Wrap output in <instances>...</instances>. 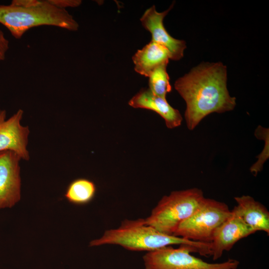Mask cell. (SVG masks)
I'll use <instances>...</instances> for the list:
<instances>
[{
  "label": "cell",
  "mask_w": 269,
  "mask_h": 269,
  "mask_svg": "<svg viewBox=\"0 0 269 269\" xmlns=\"http://www.w3.org/2000/svg\"><path fill=\"white\" fill-rule=\"evenodd\" d=\"M20 159L12 151L0 152V209L10 208L20 199Z\"/></svg>",
  "instance_id": "cell-8"
},
{
  "label": "cell",
  "mask_w": 269,
  "mask_h": 269,
  "mask_svg": "<svg viewBox=\"0 0 269 269\" xmlns=\"http://www.w3.org/2000/svg\"><path fill=\"white\" fill-rule=\"evenodd\" d=\"M132 59L135 71L148 77L155 68L168 63L170 53L165 47L150 41L138 50Z\"/></svg>",
  "instance_id": "cell-13"
},
{
  "label": "cell",
  "mask_w": 269,
  "mask_h": 269,
  "mask_svg": "<svg viewBox=\"0 0 269 269\" xmlns=\"http://www.w3.org/2000/svg\"><path fill=\"white\" fill-rule=\"evenodd\" d=\"M232 212L214 233L211 242L213 261L220 258L225 251H229L238 241L255 233L234 210Z\"/></svg>",
  "instance_id": "cell-10"
},
{
  "label": "cell",
  "mask_w": 269,
  "mask_h": 269,
  "mask_svg": "<svg viewBox=\"0 0 269 269\" xmlns=\"http://www.w3.org/2000/svg\"><path fill=\"white\" fill-rule=\"evenodd\" d=\"M205 197L197 188L173 191L165 195L144 219L145 224L168 235H173L180 224L189 217Z\"/></svg>",
  "instance_id": "cell-4"
},
{
  "label": "cell",
  "mask_w": 269,
  "mask_h": 269,
  "mask_svg": "<svg viewBox=\"0 0 269 269\" xmlns=\"http://www.w3.org/2000/svg\"><path fill=\"white\" fill-rule=\"evenodd\" d=\"M173 5L162 12H158L152 5L145 10L140 20L142 26L150 33L151 41L165 47L170 53V59L178 61L183 57L186 42L172 37L163 24V19Z\"/></svg>",
  "instance_id": "cell-7"
},
{
  "label": "cell",
  "mask_w": 269,
  "mask_h": 269,
  "mask_svg": "<svg viewBox=\"0 0 269 269\" xmlns=\"http://www.w3.org/2000/svg\"><path fill=\"white\" fill-rule=\"evenodd\" d=\"M227 82V67L220 62H203L175 81L174 88L186 103L184 117L189 130L211 113L235 108L236 98L230 95Z\"/></svg>",
  "instance_id": "cell-1"
},
{
  "label": "cell",
  "mask_w": 269,
  "mask_h": 269,
  "mask_svg": "<svg viewBox=\"0 0 269 269\" xmlns=\"http://www.w3.org/2000/svg\"><path fill=\"white\" fill-rule=\"evenodd\" d=\"M108 244L119 245L130 251L147 252L168 246L185 244L196 247L201 256L211 255V243L165 234L145 224L142 218L124 220L118 228L106 230L102 237L92 240L90 246Z\"/></svg>",
  "instance_id": "cell-2"
},
{
  "label": "cell",
  "mask_w": 269,
  "mask_h": 269,
  "mask_svg": "<svg viewBox=\"0 0 269 269\" xmlns=\"http://www.w3.org/2000/svg\"><path fill=\"white\" fill-rule=\"evenodd\" d=\"M177 248L166 246L148 252L143 257L145 269H237L238 260L229 259L220 263H210L192 256L199 253L192 246L182 244Z\"/></svg>",
  "instance_id": "cell-6"
},
{
  "label": "cell",
  "mask_w": 269,
  "mask_h": 269,
  "mask_svg": "<svg viewBox=\"0 0 269 269\" xmlns=\"http://www.w3.org/2000/svg\"><path fill=\"white\" fill-rule=\"evenodd\" d=\"M96 193L95 184L86 178H77L69 183L64 196L70 203L83 205L90 203Z\"/></svg>",
  "instance_id": "cell-14"
},
{
  "label": "cell",
  "mask_w": 269,
  "mask_h": 269,
  "mask_svg": "<svg viewBox=\"0 0 269 269\" xmlns=\"http://www.w3.org/2000/svg\"><path fill=\"white\" fill-rule=\"evenodd\" d=\"M23 114L19 109L7 120L6 111L0 110V152L12 151L24 160L29 159L27 149L28 127L23 126L20 121Z\"/></svg>",
  "instance_id": "cell-9"
},
{
  "label": "cell",
  "mask_w": 269,
  "mask_h": 269,
  "mask_svg": "<svg viewBox=\"0 0 269 269\" xmlns=\"http://www.w3.org/2000/svg\"><path fill=\"white\" fill-rule=\"evenodd\" d=\"M237 205L234 210L243 221L255 232L264 231L269 234V212L260 202L249 195L235 197Z\"/></svg>",
  "instance_id": "cell-12"
},
{
  "label": "cell",
  "mask_w": 269,
  "mask_h": 269,
  "mask_svg": "<svg viewBox=\"0 0 269 269\" xmlns=\"http://www.w3.org/2000/svg\"><path fill=\"white\" fill-rule=\"evenodd\" d=\"M167 64H163L158 66L148 77V89L153 94L164 99L172 90L166 70Z\"/></svg>",
  "instance_id": "cell-15"
},
{
  "label": "cell",
  "mask_w": 269,
  "mask_h": 269,
  "mask_svg": "<svg viewBox=\"0 0 269 269\" xmlns=\"http://www.w3.org/2000/svg\"><path fill=\"white\" fill-rule=\"evenodd\" d=\"M8 49L9 41L5 37L3 31L0 29V61L5 58Z\"/></svg>",
  "instance_id": "cell-17"
},
{
  "label": "cell",
  "mask_w": 269,
  "mask_h": 269,
  "mask_svg": "<svg viewBox=\"0 0 269 269\" xmlns=\"http://www.w3.org/2000/svg\"><path fill=\"white\" fill-rule=\"evenodd\" d=\"M232 213L225 203L205 198L194 212L180 224L173 235L193 241L211 243L216 230Z\"/></svg>",
  "instance_id": "cell-5"
},
{
  "label": "cell",
  "mask_w": 269,
  "mask_h": 269,
  "mask_svg": "<svg viewBox=\"0 0 269 269\" xmlns=\"http://www.w3.org/2000/svg\"><path fill=\"white\" fill-rule=\"evenodd\" d=\"M130 106L155 112L164 120L166 127L173 129L181 125L182 117L179 111L170 106L166 99L153 94L150 90L143 89L129 102Z\"/></svg>",
  "instance_id": "cell-11"
},
{
  "label": "cell",
  "mask_w": 269,
  "mask_h": 269,
  "mask_svg": "<svg viewBox=\"0 0 269 269\" xmlns=\"http://www.w3.org/2000/svg\"><path fill=\"white\" fill-rule=\"evenodd\" d=\"M0 23L16 39L36 26H55L73 31L79 27L66 9L56 7L49 0H13L8 5L1 4Z\"/></svg>",
  "instance_id": "cell-3"
},
{
  "label": "cell",
  "mask_w": 269,
  "mask_h": 269,
  "mask_svg": "<svg viewBox=\"0 0 269 269\" xmlns=\"http://www.w3.org/2000/svg\"><path fill=\"white\" fill-rule=\"evenodd\" d=\"M49 1L56 7L65 9L67 7H78L82 3L81 0H49Z\"/></svg>",
  "instance_id": "cell-16"
}]
</instances>
